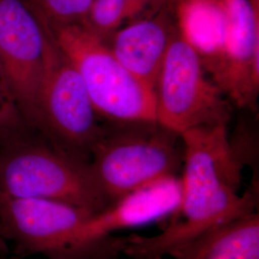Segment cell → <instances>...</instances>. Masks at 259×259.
I'll return each instance as SVG.
<instances>
[{
  "instance_id": "obj_1",
  "label": "cell",
  "mask_w": 259,
  "mask_h": 259,
  "mask_svg": "<svg viewBox=\"0 0 259 259\" xmlns=\"http://www.w3.org/2000/svg\"><path fill=\"white\" fill-rule=\"evenodd\" d=\"M183 194L176 212L157 235L132 234L123 250L132 259H163L178 247L225 223L257 211L258 191L238 194L243 164L234 155L226 125L201 126L181 135Z\"/></svg>"
},
{
  "instance_id": "obj_2",
  "label": "cell",
  "mask_w": 259,
  "mask_h": 259,
  "mask_svg": "<svg viewBox=\"0 0 259 259\" xmlns=\"http://www.w3.org/2000/svg\"><path fill=\"white\" fill-rule=\"evenodd\" d=\"M184 157L181 135L157 122L109 120L92 151L90 165L110 205L144 185L177 176Z\"/></svg>"
},
{
  "instance_id": "obj_3",
  "label": "cell",
  "mask_w": 259,
  "mask_h": 259,
  "mask_svg": "<svg viewBox=\"0 0 259 259\" xmlns=\"http://www.w3.org/2000/svg\"><path fill=\"white\" fill-rule=\"evenodd\" d=\"M0 194L52 200L93 213L109 205L90 162L65 154L32 133L0 146Z\"/></svg>"
},
{
  "instance_id": "obj_4",
  "label": "cell",
  "mask_w": 259,
  "mask_h": 259,
  "mask_svg": "<svg viewBox=\"0 0 259 259\" xmlns=\"http://www.w3.org/2000/svg\"><path fill=\"white\" fill-rule=\"evenodd\" d=\"M74 66L98 114L110 121L157 122L155 92L121 65L83 23L47 29Z\"/></svg>"
},
{
  "instance_id": "obj_5",
  "label": "cell",
  "mask_w": 259,
  "mask_h": 259,
  "mask_svg": "<svg viewBox=\"0 0 259 259\" xmlns=\"http://www.w3.org/2000/svg\"><path fill=\"white\" fill-rule=\"evenodd\" d=\"M155 96L157 123L179 135L201 126H227L232 116L228 97L178 29L158 75Z\"/></svg>"
},
{
  "instance_id": "obj_6",
  "label": "cell",
  "mask_w": 259,
  "mask_h": 259,
  "mask_svg": "<svg viewBox=\"0 0 259 259\" xmlns=\"http://www.w3.org/2000/svg\"><path fill=\"white\" fill-rule=\"evenodd\" d=\"M40 111L41 136L60 151L90 162L104 124L81 76L56 46L50 34Z\"/></svg>"
},
{
  "instance_id": "obj_7",
  "label": "cell",
  "mask_w": 259,
  "mask_h": 259,
  "mask_svg": "<svg viewBox=\"0 0 259 259\" xmlns=\"http://www.w3.org/2000/svg\"><path fill=\"white\" fill-rule=\"evenodd\" d=\"M48 37L25 0H0V63L28 128L40 136Z\"/></svg>"
},
{
  "instance_id": "obj_8",
  "label": "cell",
  "mask_w": 259,
  "mask_h": 259,
  "mask_svg": "<svg viewBox=\"0 0 259 259\" xmlns=\"http://www.w3.org/2000/svg\"><path fill=\"white\" fill-rule=\"evenodd\" d=\"M93 214L62 202L0 194V238L21 255L84 259L77 235Z\"/></svg>"
},
{
  "instance_id": "obj_9",
  "label": "cell",
  "mask_w": 259,
  "mask_h": 259,
  "mask_svg": "<svg viewBox=\"0 0 259 259\" xmlns=\"http://www.w3.org/2000/svg\"><path fill=\"white\" fill-rule=\"evenodd\" d=\"M223 1L229 22L227 48L211 80L238 108L253 109L259 91V3Z\"/></svg>"
},
{
  "instance_id": "obj_10",
  "label": "cell",
  "mask_w": 259,
  "mask_h": 259,
  "mask_svg": "<svg viewBox=\"0 0 259 259\" xmlns=\"http://www.w3.org/2000/svg\"><path fill=\"white\" fill-rule=\"evenodd\" d=\"M177 33L170 0L154 14L114 31L103 42L141 82L155 92L168 48Z\"/></svg>"
},
{
  "instance_id": "obj_11",
  "label": "cell",
  "mask_w": 259,
  "mask_h": 259,
  "mask_svg": "<svg viewBox=\"0 0 259 259\" xmlns=\"http://www.w3.org/2000/svg\"><path fill=\"white\" fill-rule=\"evenodd\" d=\"M177 29L212 78L226 53L228 15L223 0H170Z\"/></svg>"
},
{
  "instance_id": "obj_12",
  "label": "cell",
  "mask_w": 259,
  "mask_h": 259,
  "mask_svg": "<svg viewBox=\"0 0 259 259\" xmlns=\"http://www.w3.org/2000/svg\"><path fill=\"white\" fill-rule=\"evenodd\" d=\"M175 259H259L257 211L225 223L169 253Z\"/></svg>"
},
{
  "instance_id": "obj_13",
  "label": "cell",
  "mask_w": 259,
  "mask_h": 259,
  "mask_svg": "<svg viewBox=\"0 0 259 259\" xmlns=\"http://www.w3.org/2000/svg\"><path fill=\"white\" fill-rule=\"evenodd\" d=\"M168 0H96L83 25L102 40L132 21L148 17Z\"/></svg>"
},
{
  "instance_id": "obj_14",
  "label": "cell",
  "mask_w": 259,
  "mask_h": 259,
  "mask_svg": "<svg viewBox=\"0 0 259 259\" xmlns=\"http://www.w3.org/2000/svg\"><path fill=\"white\" fill-rule=\"evenodd\" d=\"M96 0H25L40 23L57 25L82 23Z\"/></svg>"
},
{
  "instance_id": "obj_15",
  "label": "cell",
  "mask_w": 259,
  "mask_h": 259,
  "mask_svg": "<svg viewBox=\"0 0 259 259\" xmlns=\"http://www.w3.org/2000/svg\"><path fill=\"white\" fill-rule=\"evenodd\" d=\"M29 133L33 132L21 114L0 63V146Z\"/></svg>"
},
{
  "instance_id": "obj_16",
  "label": "cell",
  "mask_w": 259,
  "mask_h": 259,
  "mask_svg": "<svg viewBox=\"0 0 259 259\" xmlns=\"http://www.w3.org/2000/svg\"><path fill=\"white\" fill-rule=\"evenodd\" d=\"M2 244H3V241L1 240V238H0V252L2 251Z\"/></svg>"
}]
</instances>
